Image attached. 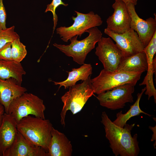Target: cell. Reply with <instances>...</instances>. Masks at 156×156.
Returning a JSON list of instances; mask_svg holds the SVG:
<instances>
[{
	"label": "cell",
	"instance_id": "obj_17",
	"mask_svg": "<svg viewBox=\"0 0 156 156\" xmlns=\"http://www.w3.org/2000/svg\"><path fill=\"white\" fill-rule=\"evenodd\" d=\"M49 156H71L73 148L71 142L63 133L52 127Z\"/></svg>",
	"mask_w": 156,
	"mask_h": 156
},
{
	"label": "cell",
	"instance_id": "obj_8",
	"mask_svg": "<svg viewBox=\"0 0 156 156\" xmlns=\"http://www.w3.org/2000/svg\"><path fill=\"white\" fill-rule=\"evenodd\" d=\"M134 86L130 83L124 84L98 94L96 98L100 105L107 109L122 108L126 103L133 101Z\"/></svg>",
	"mask_w": 156,
	"mask_h": 156
},
{
	"label": "cell",
	"instance_id": "obj_20",
	"mask_svg": "<svg viewBox=\"0 0 156 156\" xmlns=\"http://www.w3.org/2000/svg\"><path fill=\"white\" fill-rule=\"evenodd\" d=\"M92 68L90 64H84L78 68H72L68 72V76L65 80L60 82L52 81L55 85H59V89L64 86L65 89L75 85L77 82L81 80H87L92 73Z\"/></svg>",
	"mask_w": 156,
	"mask_h": 156
},
{
	"label": "cell",
	"instance_id": "obj_21",
	"mask_svg": "<svg viewBox=\"0 0 156 156\" xmlns=\"http://www.w3.org/2000/svg\"><path fill=\"white\" fill-rule=\"evenodd\" d=\"M146 90V88L145 87L142 89L140 93H139L137 94V100L131 106L130 109L126 113L123 114L122 111H121L117 113L116 118L113 122L114 124L123 128L127 124V121L133 117L139 115L141 113L146 115L149 116H151L142 110L139 106L140 100Z\"/></svg>",
	"mask_w": 156,
	"mask_h": 156
},
{
	"label": "cell",
	"instance_id": "obj_25",
	"mask_svg": "<svg viewBox=\"0 0 156 156\" xmlns=\"http://www.w3.org/2000/svg\"><path fill=\"white\" fill-rule=\"evenodd\" d=\"M11 42H8L0 48V60H12L11 57Z\"/></svg>",
	"mask_w": 156,
	"mask_h": 156
},
{
	"label": "cell",
	"instance_id": "obj_12",
	"mask_svg": "<svg viewBox=\"0 0 156 156\" xmlns=\"http://www.w3.org/2000/svg\"><path fill=\"white\" fill-rule=\"evenodd\" d=\"M112 7L114 12L107 19L106 28L117 34H122L130 28L131 18L127 4L121 0H115Z\"/></svg>",
	"mask_w": 156,
	"mask_h": 156
},
{
	"label": "cell",
	"instance_id": "obj_13",
	"mask_svg": "<svg viewBox=\"0 0 156 156\" xmlns=\"http://www.w3.org/2000/svg\"><path fill=\"white\" fill-rule=\"evenodd\" d=\"M144 51L146 54L147 57V72L143 81L139 85L146 86L145 94L148 95V100L153 96L155 103H156V90L153 83V76L154 73L156 74V56L154 58H153L156 52V32L148 45L145 47Z\"/></svg>",
	"mask_w": 156,
	"mask_h": 156
},
{
	"label": "cell",
	"instance_id": "obj_1",
	"mask_svg": "<svg viewBox=\"0 0 156 156\" xmlns=\"http://www.w3.org/2000/svg\"><path fill=\"white\" fill-rule=\"evenodd\" d=\"M101 122L104 126L105 137L115 156H137L140 152L138 135L133 137L131 131L135 124H126L123 128L112 122L105 112L101 114Z\"/></svg>",
	"mask_w": 156,
	"mask_h": 156
},
{
	"label": "cell",
	"instance_id": "obj_2",
	"mask_svg": "<svg viewBox=\"0 0 156 156\" xmlns=\"http://www.w3.org/2000/svg\"><path fill=\"white\" fill-rule=\"evenodd\" d=\"M52 125L48 119L31 115L17 123V130L33 144L43 148L48 153L50 143Z\"/></svg>",
	"mask_w": 156,
	"mask_h": 156
},
{
	"label": "cell",
	"instance_id": "obj_15",
	"mask_svg": "<svg viewBox=\"0 0 156 156\" xmlns=\"http://www.w3.org/2000/svg\"><path fill=\"white\" fill-rule=\"evenodd\" d=\"M27 91L14 79L0 78V103L3 106L5 113H8L9 105L14 99Z\"/></svg>",
	"mask_w": 156,
	"mask_h": 156
},
{
	"label": "cell",
	"instance_id": "obj_24",
	"mask_svg": "<svg viewBox=\"0 0 156 156\" xmlns=\"http://www.w3.org/2000/svg\"><path fill=\"white\" fill-rule=\"evenodd\" d=\"M60 5L66 7L68 5V4L65 3L62 0H53L50 4L47 5V8L44 12L46 13L48 11H50L52 13L54 23L53 31L55 29L58 21L57 16L55 13L56 9Z\"/></svg>",
	"mask_w": 156,
	"mask_h": 156
},
{
	"label": "cell",
	"instance_id": "obj_23",
	"mask_svg": "<svg viewBox=\"0 0 156 156\" xmlns=\"http://www.w3.org/2000/svg\"><path fill=\"white\" fill-rule=\"evenodd\" d=\"M15 27L13 26L5 29L0 28V48L8 42H12L15 39L20 38L14 31Z\"/></svg>",
	"mask_w": 156,
	"mask_h": 156
},
{
	"label": "cell",
	"instance_id": "obj_26",
	"mask_svg": "<svg viewBox=\"0 0 156 156\" xmlns=\"http://www.w3.org/2000/svg\"><path fill=\"white\" fill-rule=\"evenodd\" d=\"M7 14L3 0H0V28L5 29Z\"/></svg>",
	"mask_w": 156,
	"mask_h": 156
},
{
	"label": "cell",
	"instance_id": "obj_27",
	"mask_svg": "<svg viewBox=\"0 0 156 156\" xmlns=\"http://www.w3.org/2000/svg\"><path fill=\"white\" fill-rule=\"evenodd\" d=\"M5 113L4 107L0 103V127L2 124L3 117Z\"/></svg>",
	"mask_w": 156,
	"mask_h": 156
},
{
	"label": "cell",
	"instance_id": "obj_28",
	"mask_svg": "<svg viewBox=\"0 0 156 156\" xmlns=\"http://www.w3.org/2000/svg\"><path fill=\"white\" fill-rule=\"evenodd\" d=\"M149 129H150L151 130H152V131L153 132V134L152 138H151V141H153L154 140H155V142H156V125L154 127L149 126Z\"/></svg>",
	"mask_w": 156,
	"mask_h": 156
},
{
	"label": "cell",
	"instance_id": "obj_14",
	"mask_svg": "<svg viewBox=\"0 0 156 156\" xmlns=\"http://www.w3.org/2000/svg\"><path fill=\"white\" fill-rule=\"evenodd\" d=\"M3 156H49L43 148L36 146L18 132L11 145L5 152Z\"/></svg>",
	"mask_w": 156,
	"mask_h": 156
},
{
	"label": "cell",
	"instance_id": "obj_10",
	"mask_svg": "<svg viewBox=\"0 0 156 156\" xmlns=\"http://www.w3.org/2000/svg\"><path fill=\"white\" fill-rule=\"evenodd\" d=\"M105 33L116 42L125 57H128L144 51V47L137 33L130 28L121 34H117L107 28Z\"/></svg>",
	"mask_w": 156,
	"mask_h": 156
},
{
	"label": "cell",
	"instance_id": "obj_3",
	"mask_svg": "<svg viewBox=\"0 0 156 156\" xmlns=\"http://www.w3.org/2000/svg\"><path fill=\"white\" fill-rule=\"evenodd\" d=\"M86 32L88 33L89 35L81 40H78V36H76L70 40V43L69 45L55 43L53 45L66 55L71 57L75 62L80 65L83 64L87 55L95 48L102 35L97 27L90 28Z\"/></svg>",
	"mask_w": 156,
	"mask_h": 156
},
{
	"label": "cell",
	"instance_id": "obj_9",
	"mask_svg": "<svg viewBox=\"0 0 156 156\" xmlns=\"http://www.w3.org/2000/svg\"><path fill=\"white\" fill-rule=\"evenodd\" d=\"M97 43L95 54L102 63L104 69L109 71L117 70L124 57L122 52L110 37H102Z\"/></svg>",
	"mask_w": 156,
	"mask_h": 156
},
{
	"label": "cell",
	"instance_id": "obj_4",
	"mask_svg": "<svg viewBox=\"0 0 156 156\" xmlns=\"http://www.w3.org/2000/svg\"><path fill=\"white\" fill-rule=\"evenodd\" d=\"M69 88V90L61 97L63 105L60 113V122L64 127L65 125V118L67 111L70 110L73 114L79 112L94 93L90 76L81 83Z\"/></svg>",
	"mask_w": 156,
	"mask_h": 156
},
{
	"label": "cell",
	"instance_id": "obj_6",
	"mask_svg": "<svg viewBox=\"0 0 156 156\" xmlns=\"http://www.w3.org/2000/svg\"><path fill=\"white\" fill-rule=\"evenodd\" d=\"M45 109L42 99L26 92L12 101L9 105L8 114H10L17 123L29 115L45 119Z\"/></svg>",
	"mask_w": 156,
	"mask_h": 156
},
{
	"label": "cell",
	"instance_id": "obj_11",
	"mask_svg": "<svg viewBox=\"0 0 156 156\" xmlns=\"http://www.w3.org/2000/svg\"><path fill=\"white\" fill-rule=\"evenodd\" d=\"M127 4L131 18L130 27L138 34L144 47L148 44L156 32V18L149 17L144 20L140 17L136 12L135 5L131 3Z\"/></svg>",
	"mask_w": 156,
	"mask_h": 156
},
{
	"label": "cell",
	"instance_id": "obj_7",
	"mask_svg": "<svg viewBox=\"0 0 156 156\" xmlns=\"http://www.w3.org/2000/svg\"><path fill=\"white\" fill-rule=\"evenodd\" d=\"M77 16H72L73 24L68 27L62 26L56 29V33L64 42H67L73 37L82 35L88 29L102 24L101 17L93 11L83 14L75 11Z\"/></svg>",
	"mask_w": 156,
	"mask_h": 156
},
{
	"label": "cell",
	"instance_id": "obj_19",
	"mask_svg": "<svg viewBox=\"0 0 156 156\" xmlns=\"http://www.w3.org/2000/svg\"><path fill=\"white\" fill-rule=\"evenodd\" d=\"M26 72L21 62L13 60H0V78L6 79H15L20 85L23 81V75Z\"/></svg>",
	"mask_w": 156,
	"mask_h": 156
},
{
	"label": "cell",
	"instance_id": "obj_5",
	"mask_svg": "<svg viewBox=\"0 0 156 156\" xmlns=\"http://www.w3.org/2000/svg\"><path fill=\"white\" fill-rule=\"evenodd\" d=\"M142 73L120 70L109 71L103 69L98 76L91 79L93 92L99 94L127 83L135 86L140 79Z\"/></svg>",
	"mask_w": 156,
	"mask_h": 156
},
{
	"label": "cell",
	"instance_id": "obj_18",
	"mask_svg": "<svg viewBox=\"0 0 156 156\" xmlns=\"http://www.w3.org/2000/svg\"><path fill=\"white\" fill-rule=\"evenodd\" d=\"M148 64L144 51L131 56L124 57L118 65L117 70L142 73L147 71Z\"/></svg>",
	"mask_w": 156,
	"mask_h": 156
},
{
	"label": "cell",
	"instance_id": "obj_22",
	"mask_svg": "<svg viewBox=\"0 0 156 156\" xmlns=\"http://www.w3.org/2000/svg\"><path fill=\"white\" fill-rule=\"evenodd\" d=\"M27 53L26 46L21 42L20 38L15 39L11 42L12 60L21 62L25 57Z\"/></svg>",
	"mask_w": 156,
	"mask_h": 156
},
{
	"label": "cell",
	"instance_id": "obj_29",
	"mask_svg": "<svg viewBox=\"0 0 156 156\" xmlns=\"http://www.w3.org/2000/svg\"><path fill=\"white\" fill-rule=\"evenodd\" d=\"M126 3H131L135 5L137 4V1L138 0H121Z\"/></svg>",
	"mask_w": 156,
	"mask_h": 156
},
{
	"label": "cell",
	"instance_id": "obj_16",
	"mask_svg": "<svg viewBox=\"0 0 156 156\" xmlns=\"http://www.w3.org/2000/svg\"><path fill=\"white\" fill-rule=\"evenodd\" d=\"M17 124L10 114H4L0 127V156H3L5 152L14 141L18 132Z\"/></svg>",
	"mask_w": 156,
	"mask_h": 156
}]
</instances>
